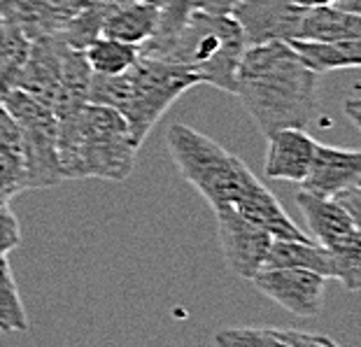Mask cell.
I'll use <instances>...</instances> for the list:
<instances>
[{"label": "cell", "instance_id": "obj_27", "mask_svg": "<svg viewBox=\"0 0 361 347\" xmlns=\"http://www.w3.org/2000/svg\"><path fill=\"white\" fill-rule=\"evenodd\" d=\"M280 334L287 338L291 347H341L329 336L310 334V331H296V329H280Z\"/></svg>", "mask_w": 361, "mask_h": 347}, {"label": "cell", "instance_id": "obj_15", "mask_svg": "<svg viewBox=\"0 0 361 347\" xmlns=\"http://www.w3.org/2000/svg\"><path fill=\"white\" fill-rule=\"evenodd\" d=\"M91 75L94 73H91L87 59H84V51L63 44V51H61V82L51 105L56 121L73 117L89 103Z\"/></svg>", "mask_w": 361, "mask_h": 347}, {"label": "cell", "instance_id": "obj_21", "mask_svg": "<svg viewBox=\"0 0 361 347\" xmlns=\"http://www.w3.org/2000/svg\"><path fill=\"white\" fill-rule=\"evenodd\" d=\"M84 59H87V63L94 75L114 77L128 71V68L140 59V47L119 42V40H110V37H96V40L84 49Z\"/></svg>", "mask_w": 361, "mask_h": 347}, {"label": "cell", "instance_id": "obj_31", "mask_svg": "<svg viewBox=\"0 0 361 347\" xmlns=\"http://www.w3.org/2000/svg\"><path fill=\"white\" fill-rule=\"evenodd\" d=\"M359 107H361V100L359 98H350L348 100V112L355 124H359Z\"/></svg>", "mask_w": 361, "mask_h": 347}, {"label": "cell", "instance_id": "obj_18", "mask_svg": "<svg viewBox=\"0 0 361 347\" xmlns=\"http://www.w3.org/2000/svg\"><path fill=\"white\" fill-rule=\"evenodd\" d=\"M287 44L314 75L331 71H357L361 66V40H291Z\"/></svg>", "mask_w": 361, "mask_h": 347}, {"label": "cell", "instance_id": "obj_6", "mask_svg": "<svg viewBox=\"0 0 361 347\" xmlns=\"http://www.w3.org/2000/svg\"><path fill=\"white\" fill-rule=\"evenodd\" d=\"M0 103L19 130L26 189H44L66 182L59 164V124L51 107L19 89L3 91Z\"/></svg>", "mask_w": 361, "mask_h": 347}, {"label": "cell", "instance_id": "obj_20", "mask_svg": "<svg viewBox=\"0 0 361 347\" xmlns=\"http://www.w3.org/2000/svg\"><path fill=\"white\" fill-rule=\"evenodd\" d=\"M30 37L12 17L0 10V94L12 87L28 56Z\"/></svg>", "mask_w": 361, "mask_h": 347}, {"label": "cell", "instance_id": "obj_29", "mask_svg": "<svg viewBox=\"0 0 361 347\" xmlns=\"http://www.w3.org/2000/svg\"><path fill=\"white\" fill-rule=\"evenodd\" d=\"M238 3L240 0H196L194 10H201L207 14H231Z\"/></svg>", "mask_w": 361, "mask_h": 347}, {"label": "cell", "instance_id": "obj_34", "mask_svg": "<svg viewBox=\"0 0 361 347\" xmlns=\"http://www.w3.org/2000/svg\"><path fill=\"white\" fill-rule=\"evenodd\" d=\"M0 331H3V327H0Z\"/></svg>", "mask_w": 361, "mask_h": 347}, {"label": "cell", "instance_id": "obj_14", "mask_svg": "<svg viewBox=\"0 0 361 347\" xmlns=\"http://www.w3.org/2000/svg\"><path fill=\"white\" fill-rule=\"evenodd\" d=\"M80 7L82 0H0V10L17 21L30 40L59 35Z\"/></svg>", "mask_w": 361, "mask_h": 347}, {"label": "cell", "instance_id": "obj_25", "mask_svg": "<svg viewBox=\"0 0 361 347\" xmlns=\"http://www.w3.org/2000/svg\"><path fill=\"white\" fill-rule=\"evenodd\" d=\"M194 3L196 0H164L159 7V26L154 35H168L178 30L194 12Z\"/></svg>", "mask_w": 361, "mask_h": 347}, {"label": "cell", "instance_id": "obj_12", "mask_svg": "<svg viewBox=\"0 0 361 347\" xmlns=\"http://www.w3.org/2000/svg\"><path fill=\"white\" fill-rule=\"evenodd\" d=\"M361 180V154L357 150H341L331 145H314L312 164L303 177L301 189L312 196L331 198L350 184Z\"/></svg>", "mask_w": 361, "mask_h": 347}, {"label": "cell", "instance_id": "obj_22", "mask_svg": "<svg viewBox=\"0 0 361 347\" xmlns=\"http://www.w3.org/2000/svg\"><path fill=\"white\" fill-rule=\"evenodd\" d=\"M0 327L3 331H28V315L14 282L10 259L0 254Z\"/></svg>", "mask_w": 361, "mask_h": 347}, {"label": "cell", "instance_id": "obj_13", "mask_svg": "<svg viewBox=\"0 0 361 347\" xmlns=\"http://www.w3.org/2000/svg\"><path fill=\"white\" fill-rule=\"evenodd\" d=\"M266 177L268 180H282L301 184L308 175L312 164V154L317 140L305 128H282L266 138Z\"/></svg>", "mask_w": 361, "mask_h": 347}, {"label": "cell", "instance_id": "obj_11", "mask_svg": "<svg viewBox=\"0 0 361 347\" xmlns=\"http://www.w3.org/2000/svg\"><path fill=\"white\" fill-rule=\"evenodd\" d=\"M61 51H63V42L54 35L30 40L28 56L10 89L24 91V94L51 107L61 82Z\"/></svg>", "mask_w": 361, "mask_h": 347}, {"label": "cell", "instance_id": "obj_28", "mask_svg": "<svg viewBox=\"0 0 361 347\" xmlns=\"http://www.w3.org/2000/svg\"><path fill=\"white\" fill-rule=\"evenodd\" d=\"M338 205L343 207L345 212L350 214L352 219L361 221V184H350V187H345L343 191H338L336 196H331Z\"/></svg>", "mask_w": 361, "mask_h": 347}, {"label": "cell", "instance_id": "obj_23", "mask_svg": "<svg viewBox=\"0 0 361 347\" xmlns=\"http://www.w3.org/2000/svg\"><path fill=\"white\" fill-rule=\"evenodd\" d=\"M217 347H291L289 341L280 334V329H257V327H238L221 329L214 334Z\"/></svg>", "mask_w": 361, "mask_h": 347}, {"label": "cell", "instance_id": "obj_10", "mask_svg": "<svg viewBox=\"0 0 361 347\" xmlns=\"http://www.w3.org/2000/svg\"><path fill=\"white\" fill-rule=\"evenodd\" d=\"M296 203L308 221L312 238L319 245H324L329 252L350 248V245H361L359 221L352 219L334 198L312 196L301 189L296 194Z\"/></svg>", "mask_w": 361, "mask_h": 347}, {"label": "cell", "instance_id": "obj_1", "mask_svg": "<svg viewBox=\"0 0 361 347\" xmlns=\"http://www.w3.org/2000/svg\"><path fill=\"white\" fill-rule=\"evenodd\" d=\"M264 133L305 128L317 119V75L287 42L247 47L235 73V94Z\"/></svg>", "mask_w": 361, "mask_h": 347}, {"label": "cell", "instance_id": "obj_8", "mask_svg": "<svg viewBox=\"0 0 361 347\" xmlns=\"http://www.w3.org/2000/svg\"><path fill=\"white\" fill-rule=\"evenodd\" d=\"M214 217H217L219 248L228 271L240 280H255V275L264 271V261L273 238L231 207L214 210Z\"/></svg>", "mask_w": 361, "mask_h": 347}, {"label": "cell", "instance_id": "obj_4", "mask_svg": "<svg viewBox=\"0 0 361 347\" xmlns=\"http://www.w3.org/2000/svg\"><path fill=\"white\" fill-rule=\"evenodd\" d=\"M201 80L180 66L140 56L133 66L114 77L91 75L89 103L112 107L126 119L135 142L142 147L152 128L171 105Z\"/></svg>", "mask_w": 361, "mask_h": 347}, {"label": "cell", "instance_id": "obj_30", "mask_svg": "<svg viewBox=\"0 0 361 347\" xmlns=\"http://www.w3.org/2000/svg\"><path fill=\"white\" fill-rule=\"evenodd\" d=\"M0 140L19 145V130H17V124H14L12 117L7 114V110L3 107V103H0Z\"/></svg>", "mask_w": 361, "mask_h": 347}, {"label": "cell", "instance_id": "obj_19", "mask_svg": "<svg viewBox=\"0 0 361 347\" xmlns=\"http://www.w3.org/2000/svg\"><path fill=\"white\" fill-rule=\"evenodd\" d=\"M298 40L336 42L361 40V14H350L334 5L305 7Z\"/></svg>", "mask_w": 361, "mask_h": 347}, {"label": "cell", "instance_id": "obj_2", "mask_svg": "<svg viewBox=\"0 0 361 347\" xmlns=\"http://www.w3.org/2000/svg\"><path fill=\"white\" fill-rule=\"evenodd\" d=\"M245 37L231 14L194 10L168 35H152L140 44V56L164 61L194 73L201 84L235 94V73L245 54Z\"/></svg>", "mask_w": 361, "mask_h": 347}, {"label": "cell", "instance_id": "obj_33", "mask_svg": "<svg viewBox=\"0 0 361 347\" xmlns=\"http://www.w3.org/2000/svg\"><path fill=\"white\" fill-rule=\"evenodd\" d=\"M140 3H147V5H154V7H161L164 0H140Z\"/></svg>", "mask_w": 361, "mask_h": 347}, {"label": "cell", "instance_id": "obj_26", "mask_svg": "<svg viewBox=\"0 0 361 347\" xmlns=\"http://www.w3.org/2000/svg\"><path fill=\"white\" fill-rule=\"evenodd\" d=\"M21 245V224L12 212L10 203L0 200V254L7 257L12 250Z\"/></svg>", "mask_w": 361, "mask_h": 347}, {"label": "cell", "instance_id": "obj_7", "mask_svg": "<svg viewBox=\"0 0 361 347\" xmlns=\"http://www.w3.org/2000/svg\"><path fill=\"white\" fill-rule=\"evenodd\" d=\"M303 14L305 7L291 0H240L231 17L243 30L245 47H255L298 40Z\"/></svg>", "mask_w": 361, "mask_h": 347}, {"label": "cell", "instance_id": "obj_32", "mask_svg": "<svg viewBox=\"0 0 361 347\" xmlns=\"http://www.w3.org/2000/svg\"><path fill=\"white\" fill-rule=\"evenodd\" d=\"M296 5H303V7H317V5H334L336 0H291Z\"/></svg>", "mask_w": 361, "mask_h": 347}, {"label": "cell", "instance_id": "obj_3", "mask_svg": "<svg viewBox=\"0 0 361 347\" xmlns=\"http://www.w3.org/2000/svg\"><path fill=\"white\" fill-rule=\"evenodd\" d=\"M59 124V164L63 180L124 182L133 173L140 145L112 107L87 103Z\"/></svg>", "mask_w": 361, "mask_h": 347}, {"label": "cell", "instance_id": "obj_16", "mask_svg": "<svg viewBox=\"0 0 361 347\" xmlns=\"http://www.w3.org/2000/svg\"><path fill=\"white\" fill-rule=\"evenodd\" d=\"M157 26L159 7L140 3V0H128V3L114 7L105 17L101 26V37H110V40L140 47V44H145L154 35Z\"/></svg>", "mask_w": 361, "mask_h": 347}, {"label": "cell", "instance_id": "obj_5", "mask_svg": "<svg viewBox=\"0 0 361 347\" xmlns=\"http://www.w3.org/2000/svg\"><path fill=\"white\" fill-rule=\"evenodd\" d=\"M166 145L180 175L201 191L212 210L235 207L259 180L235 154L187 124L168 128Z\"/></svg>", "mask_w": 361, "mask_h": 347}, {"label": "cell", "instance_id": "obj_9", "mask_svg": "<svg viewBox=\"0 0 361 347\" xmlns=\"http://www.w3.org/2000/svg\"><path fill=\"white\" fill-rule=\"evenodd\" d=\"M255 287L298 317H317L324 303L326 280L305 268H266L255 275Z\"/></svg>", "mask_w": 361, "mask_h": 347}, {"label": "cell", "instance_id": "obj_17", "mask_svg": "<svg viewBox=\"0 0 361 347\" xmlns=\"http://www.w3.org/2000/svg\"><path fill=\"white\" fill-rule=\"evenodd\" d=\"M266 268H305L324 280L336 277L331 252L317 241H273L264 261Z\"/></svg>", "mask_w": 361, "mask_h": 347}, {"label": "cell", "instance_id": "obj_24", "mask_svg": "<svg viewBox=\"0 0 361 347\" xmlns=\"http://www.w3.org/2000/svg\"><path fill=\"white\" fill-rule=\"evenodd\" d=\"M24 189L26 182L19 145L0 140V200L10 203V198L21 194Z\"/></svg>", "mask_w": 361, "mask_h": 347}]
</instances>
